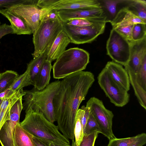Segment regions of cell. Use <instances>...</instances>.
<instances>
[{"label": "cell", "instance_id": "26", "mask_svg": "<svg viewBox=\"0 0 146 146\" xmlns=\"http://www.w3.org/2000/svg\"><path fill=\"white\" fill-rule=\"evenodd\" d=\"M84 112L81 108L78 109L76 117L74 135L77 146H79L84 135L83 123Z\"/></svg>", "mask_w": 146, "mask_h": 146}, {"label": "cell", "instance_id": "17", "mask_svg": "<svg viewBox=\"0 0 146 146\" xmlns=\"http://www.w3.org/2000/svg\"><path fill=\"white\" fill-rule=\"evenodd\" d=\"M112 28L125 27L137 23L146 24L144 21L124 7L118 11L116 16L110 23Z\"/></svg>", "mask_w": 146, "mask_h": 146}, {"label": "cell", "instance_id": "35", "mask_svg": "<svg viewBox=\"0 0 146 146\" xmlns=\"http://www.w3.org/2000/svg\"><path fill=\"white\" fill-rule=\"evenodd\" d=\"M13 33V30L11 25L6 23L0 25V39L4 36Z\"/></svg>", "mask_w": 146, "mask_h": 146}, {"label": "cell", "instance_id": "19", "mask_svg": "<svg viewBox=\"0 0 146 146\" xmlns=\"http://www.w3.org/2000/svg\"><path fill=\"white\" fill-rule=\"evenodd\" d=\"M101 8L98 0H61L53 9H66Z\"/></svg>", "mask_w": 146, "mask_h": 146}, {"label": "cell", "instance_id": "29", "mask_svg": "<svg viewBox=\"0 0 146 146\" xmlns=\"http://www.w3.org/2000/svg\"><path fill=\"white\" fill-rule=\"evenodd\" d=\"M146 24L137 23L133 25L132 31V40L137 41L146 37Z\"/></svg>", "mask_w": 146, "mask_h": 146}, {"label": "cell", "instance_id": "39", "mask_svg": "<svg viewBox=\"0 0 146 146\" xmlns=\"http://www.w3.org/2000/svg\"><path fill=\"white\" fill-rule=\"evenodd\" d=\"M33 141L35 146H49L50 142L46 141L34 136L33 137Z\"/></svg>", "mask_w": 146, "mask_h": 146}, {"label": "cell", "instance_id": "20", "mask_svg": "<svg viewBox=\"0 0 146 146\" xmlns=\"http://www.w3.org/2000/svg\"><path fill=\"white\" fill-rule=\"evenodd\" d=\"M52 66L51 62L46 59L43 63L41 68L35 80L34 87L41 90L49 84L50 72Z\"/></svg>", "mask_w": 146, "mask_h": 146}, {"label": "cell", "instance_id": "37", "mask_svg": "<svg viewBox=\"0 0 146 146\" xmlns=\"http://www.w3.org/2000/svg\"><path fill=\"white\" fill-rule=\"evenodd\" d=\"M146 143V134L143 133L139 134L135 141L130 146H143Z\"/></svg>", "mask_w": 146, "mask_h": 146}, {"label": "cell", "instance_id": "21", "mask_svg": "<svg viewBox=\"0 0 146 146\" xmlns=\"http://www.w3.org/2000/svg\"><path fill=\"white\" fill-rule=\"evenodd\" d=\"M124 0H98L106 18V23H110L119 10L122 7Z\"/></svg>", "mask_w": 146, "mask_h": 146}, {"label": "cell", "instance_id": "3", "mask_svg": "<svg viewBox=\"0 0 146 146\" xmlns=\"http://www.w3.org/2000/svg\"><path fill=\"white\" fill-rule=\"evenodd\" d=\"M60 81H55L43 89L39 90L34 87L24 90L23 109L26 112L30 109L42 113L45 117L53 123L56 121L53 100L60 86Z\"/></svg>", "mask_w": 146, "mask_h": 146}, {"label": "cell", "instance_id": "31", "mask_svg": "<svg viewBox=\"0 0 146 146\" xmlns=\"http://www.w3.org/2000/svg\"><path fill=\"white\" fill-rule=\"evenodd\" d=\"M133 25L113 29L129 42L132 41V31Z\"/></svg>", "mask_w": 146, "mask_h": 146}, {"label": "cell", "instance_id": "25", "mask_svg": "<svg viewBox=\"0 0 146 146\" xmlns=\"http://www.w3.org/2000/svg\"><path fill=\"white\" fill-rule=\"evenodd\" d=\"M19 76L17 72L7 70L0 74V93L9 88Z\"/></svg>", "mask_w": 146, "mask_h": 146}, {"label": "cell", "instance_id": "12", "mask_svg": "<svg viewBox=\"0 0 146 146\" xmlns=\"http://www.w3.org/2000/svg\"><path fill=\"white\" fill-rule=\"evenodd\" d=\"M131 85L140 105L146 109V56L135 73H127Z\"/></svg>", "mask_w": 146, "mask_h": 146}, {"label": "cell", "instance_id": "8", "mask_svg": "<svg viewBox=\"0 0 146 146\" xmlns=\"http://www.w3.org/2000/svg\"><path fill=\"white\" fill-rule=\"evenodd\" d=\"M98 82L106 96L115 106L122 107L129 100V95L123 88L115 82L104 68L99 74Z\"/></svg>", "mask_w": 146, "mask_h": 146}, {"label": "cell", "instance_id": "7", "mask_svg": "<svg viewBox=\"0 0 146 146\" xmlns=\"http://www.w3.org/2000/svg\"><path fill=\"white\" fill-rule=\"evenodd\" d=\"M106 23L104 22L89 26L78 27L62 22V30L69 38L70 43L76 44L92 42L103 33Z\"/></svg>", "mask_w": 146, "mask_h": 146}, {"label": "cell", "instance_id": "40", "mask_svg": "<svg viewBox=\"0 0 146 146\" xmlns=\"http://www.w3.org/2000/svg\"><path fill=\"white\" fill-rule=\"evenodd\" d=\"M15 92L13 91L10 88H9L5 91L0 93V98H5L10 96Z\"/></svg>", "mask_w": 146, "mask_h": 146}, {"label": "cell", "instance_id": "10", "mask_svg": "<svg viewBox=\"0 0 146 146\" xmlns=\"http://www.w3.org/2000/svg\"><path fill=\"white\" fill-rule=\"evenodd\" d=\"M86 106L89 108L100 127L102 134L109 140L116 138L112 129L114 116L112 111L105 108L102 100L94 97L89 99Z\"/></svg>", "mask_w": 146, "mask_h": 146}, {"label": "cell", "instance_id": "32", "mask_svg": "<svg viewBox=\"0 0 146 146\" xmlns=\"http://www.w3.org/2000/svg\"><path fill=\"white\" fill-rule=\"evenodd\" d=\"M98 134L95 133L88 135H84L79 146H94Z\"/></svg>", "mask_w": 146, "mask_h": 146}, {"label": "cell", "instance_id": "43", "mask_svg": "<svg viewBox=\"0 0 146 146\" xmlns=\"http://www.w3.org/2000/svg\"><path fill=\"white\" fill-rule=\"evenodd\" d=\"M4 99L0 98V107Z\"/></svg>", "mask_w": 146, "mask_h": 146}, {"label": "cell", "instance_id": "9", "mask_svg": "<svg viewBox=\"0 0 146 146\" xmlns=\"http://www.w3.org/2000/svg\"><path fill=\"white\" fill-rule=\"evenodd\" d=\"M106 49L107 54L113 61L125 66L130 56V42L115 29L111 30L107 40Z\"/></svg>", "mask_w": 146, "mask_h": 146}, {"label": "cell", "instance_id": "16", "mask_svg": "<svg viewBox=\"0 0 146 146\" xmlns=\"http://www.w3.org/2000/svg\"><path fill=\"white\" fill-rule=\"evenodd\" d=\"M70 43L69 38L62 30L59 33L47 50L46 59L51 62L57 59L66 50V47Z\"/></svg>", "mask_w": 146, "mask_h": 146}, {"label": "cell", "instance_id": "2", "mask_svg": "<svg viewBox=\"0 0 146 146\" xmlns=\"http://www.w3.org/2000/svg\"><path fill=\"white\" fill-rule=\"evenodd\" d=\"M25 113L20 124L33 136L56 144L70 145L68 139L59 132L57 126L48 121L42 113L31 109Z\"/></svg>", "mask_w": 146, "mask_h": 146}, {"label": "cell", "instance_id": "18", "mask_svg": "<svg viewBox=\"0 0 146 146\" xmlns=\"http://www.w3.org/2000/svg\"><path fill=\"white\" fill-rule=\"evenodd\" d=\"M0 13L10 21L13 30V34L17 35H30L32 32L25 21L20 17L7 9L0 11Z\"/></svg>", "mask_w": 146, "mask_h": 146}, {"label": "cell", "instance_id": "36", "mask_svg": "<svg viewBox=\"0 0 146 146\" xmlns=\"http://www.w3.org/2000/svg\"><path fill=\"white\" fill-rule=\"evenodd\" d=\"M59 18L57 10L53 9L43 17L41 21L48 20H55Z\"/></svg>", "mask_w": 146, "mask_h": 146}, {"label": "cell", "instance_id": "22", "mask_svg": "<svg viewBox=\"0 0 146 146\" xmlns=\"http://www.w3.org/2000/svg\"><path fill=\"white\" fill-rule=\"evenodd\" d=\"M33 136L22 127L20 123L16 125L14 134L16 146H35Z\"/></svg>", "mask_w": 146, "mask_h": 146}, {"label": "cell", "instance_id": "38", "mask_svg": "<svg viewBox=\"0 0 146 146\" xmlns=\"http://www.w3.org/2000/svg\"><path fill=\"white\" fill-rule=\"evenodd\" d=\"M81 109L84 110V111L83 119V129L84 130L85 125L89 116L90 111L89 107L85 106H82Z\"/></svg>", "mask_w": 146, "mask_h": 146}, {"label": "cell", "instance_id": "11", "mask_svg": "<svg viewBox=\"0 0 146 146\" xmlns=\"http://www.w3.org/2000/svg\"><path fill=\"white\" fill-rule=\"evenodd\" d=\"M23 97L12 106L10 114L0 131V143L2 146H16L14 134L17 124L19 123L21 111L23 109Z\"/></svg>", "mask_w": 146, "mask_h": 146}, {"label": "cell", "instance_id": "23", "mask_svg": "<svg viewBox=\"0 0 146 146\" xmlns=\"http://www.w3.org/2000/svg\"><path fill=\"white\" fill-rule=\"evenodd\" d=\"M146 22V1L144 0H125L123 7Z\"/></svg>", "mask_w": 146, "mask_h": 146}, {"label": "cell", "instance_id": "28", "mask_svg": "<svg viewBox=\"0 0 146 146\" xmlns=\"http://www.w3.org/2000/svg\"><path fill=\"white\" fill-rule=\"evenodd\" d=\"M84 135H86L95 133H102L99 125L91 112L84 127Z\"/></svg>", "mask_w": 146, "mask_h": 146}, {"label": "cell", "instance_id": "5", "mask_svg": "<svg viewBox=\"0 0 146 146\" xmlns=\"http://www.w3.org/2000/svg\"><path fill=\"white\" fill-rule=\"evenodd\" d=\"M62 31V22L60 19L40 21L37 29L33 33L34 50L33 58L48 50L59 33Z\"/></svg>", "mask_w": 146, "mask_h": 146}, {"label": "cell", "instance_id": "44", "mask_svg": "<svg viewBox=\"0 0 146 146\" xmlns=\"http://www.w3.org/2000/svg\"><path fill=\"white\" fill-rule=\"evenodd\" d=\"M1 22H0V24H1Z\"/></svg>", "mask_w": 146, "mask_h": 146}, {"label": "cell", "instance_id": "1", "mask_svg": "<svg viewBox=\"0 0 146 146\" xmlns=\"http://www.w3.org/2000/svg\"><path fill=\"white\" fill-rule=\"evenodd\" d=\"M95 81L92 73L82 71L68 76L60 81L54 99L55 121L63 135L72 141L76 113L82 102Z\"/></svg>", "mask_w": 146, "mask_h": 146}, {"label": "cell", "instance_id": "33", "mask_svg": "<svg viewBox=\"0 0 146 146\" xmlns=\"http://www.w3.org/2000/svg\"><path fill=\"white\" fill-rule=\"evenodd\" d=\"M61 0H38L37 6L40 8H48L54 7Z\"/></svg>", "mask_w": 146, "mask_h": 146}, {"label": "cell", "instance_id": "34", "mask_svg": "<svg viewBox=\"0 0 146 146\" xmlns=\"http://www.w3.org/2000/svg\"><path fill=\"white\" fill-rule=\"evenodd\" d=\"M23 0H0V11L7 9L15 4L21 3Z\"/></svg>", "mask_w": 146, "mask_h": 146}, {"label": "cell", "instance_id": "24", "mask_svg": "<svg viewBox=\"0 0 146 146\" xmlns=\"http://www.w3.org/2000/svg\"><path fill=\"white\" fill-rule=\"evenodd\" d=\"M46 50L43 53L33 58L27 64V70L33 86L35 79L44 62L46 59Z\"/></svg>", "mask_w": 146, "mask_h": 146}, {"label": "cell", "instance_id": "13", "mask_svg": "<svg viewBox=\"0 0 146 146\" xmlns=\"http://www.w3.org/2000/svg\"><path fill=\"white\" fill-rule=\"evenodd\" d=\"M130 54L129 60L124 66L127 73H136L146 56V37L137 41L129 42Z\"/></svg>", "mask_w": 146, "mask_h": 146}, {"label": "cell", "instance_id": "41", "mask_svg": "<svg viewBox=\"0 0 146 146\" xmlns=\"http://www.w3.org/2000/svg\"><path fill=\"white\" fill-rule=\"evenodd\" d=\"M49 146H70V145H62L56 144L52 143H49Z\"/></svg>", "mask_w": 146, "mask_h": 146}, {"label": "cell", "instance_id": "14", "mask_svg": "<svg viewBox=\"0 0 146 146\" xmlns=\"http://www.w3.org/2000/svg\"><path fill=\"white\" fill-rule=\"evenodd\" d=\"M57 11L59 18L62 22H66L76 19H89L105 17L101 8L66 9Z\"/></svg>", "mask_w": 146, "mask_h": 146}, {"label": "cell", "instance_id": "4", "mask_svg": "<svg viewBox=\"0 0 146 146\" xmlns=\"http://www.w3.org/2000/svg\"><path fill=\"white\" fill-rule=\"evenodd\" d=\"M89 60V54L85 50L78 47L68 49L56 59L52 66L53 78H63L82 71L86 69Z\"/></svg>", "mask_w": 146, "mask_h": 146}, {"label": "cell", "instance_id": "15", "mask_svg": "<svg viewBox=\"0 0 146 146\" xmlns=\"http://www.w3.org/2000/svg\"><path fill=\"white\" fill-rule=\"evenodd\" d=\"M112 79L127 91L130 89V83L127 71L122 65L113 61L107 62L104 68Z\"/></svg>", "mask_w": 146, "mask_h": 146}, {"label": "cell", "instance_id": "42", "mask_svg": "<svg viewBox=\"0 0 146 146\" xmlns=\"http://www.w3.org/2000/svg\"><path fill=\"white\" fill-rule=\"evenodd\" d=\"M72 146H77L75 141L74 140L72 141Z\"/></svg>", "mask_w": 146, "mask_h": 146}, {"label": "cell", "instance_id": "30", "mask_svg": "<svg viewBox=\"0 0 146 146\" xmlns=\"http://www.w3.org/2000/svg\"><path fill=\"white\" fill-rule=\"evenodd\" d=\"M138 134L132 137L122 138H115L109 140L107 146H130L137 139Z\"/></svg>", "mask_w": 146, "mask_h": 146}, {"label": "cell", "instance_id": "27", "mask_svg": "<svg viewBox=\"0 0 146 146\" xmlns=\"http://www.w3.org/2000/svg\"><path fill=\"white\" fill-rule=\"evenodd\" d=\"M32 85L27 71L18 77L15 82L9 88L14 92H16L24 87Z\"/></svg>", "mask_w": 146, "mask_h": 146}, {"label": "cell", "instance_id": "6", "mask_svg": "<svg viewBox=\"0 0 146 146\" xmlns=\"http://www.w3.org/2000/svg\"><path fill=\"white\" fill-rule=\"evenodd\" d=\"M38 0H23L7 9L21 18L33 34L37 29L43 17L54 7L41 9L37 6Z\"/></svg>", "mask_w": 146, "mask_h": 146}]
</instances>
